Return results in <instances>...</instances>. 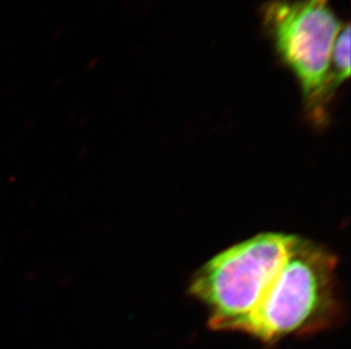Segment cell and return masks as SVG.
<instances>
[{
	"instance_id": "obj_1",
	"label": "cell",
	"mask_w": 351,
	"mask_h": 349,
	"mask_svg": "<svg viewBox=\"0 0 351 349\" xmlns=\"http://www.w3.org/2000/svg\"><path fill=\"white\" fill-rule=\"evenodd\" d=\"M337 268L338 259L333 252L295 235L243 333L266 346H274L288 338L332 329L343 314Z\"/></svg>"
},
{
	"instance_id": "obj_2",
	"label": "cell",
	"mask_w": 351,
	"mask_h": 349,
	"mask_svg": "<svg viewBox=\"0 0 351 349\" xmlns=\"http://www.w3.org/2000/svg\"><path fill=\"white\" fill-rule=\"evenodd\" d=\"M295 235L262 233L216 254L199 268L189 293L205 307L210 329L245 333Z\"/></svg>"
},
{
	"instance_id": "obj_3",
	"label": "cell",
	"mask_w": 351,
	"mask_h": 349,
	"mask_svg": "<svg viewBox=\"0 0 351 349\" xmlns=\"http://www.w3.org/2000/svg\"><path fill=\"white\" fill-rule=\"evenodd\" d=\"M261 13L278 60L298 81L307 118L324 126L335 96L328 83L332 49L345 23L331 0H269Z\"/></svg>"
},
{
	"instance_id": "obj_4",
	"label": "cell",
	"mask_w": 351,
	"mask_h": 349,
	"mask_svg": "<svg viewBox=\"0 0 351 349\" xmlns=\"http://www.w3.org/2000/svg\"><path fill=\"white\" fill-rule=\"evenodd\" d=\"M350 24L346 23L332 49L328 83L335 94L350 76Z\"/></svg>"
}]
</instances>
